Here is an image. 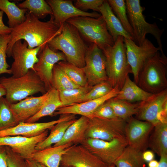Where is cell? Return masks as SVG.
Here are the masks:
<instances>
[{"instance_id":"46","label":"cell","mask_w":167,"mask_h":167,"mask_svg":"<svg viewBox=\"0 0 167 167\" xmlns=\"http://www.w3.org/2000/svg\"><path fill=\"white\" fill-rule=\"evenodd\" d=\"M157 167H167V154H162L160 156Z\"/></svg>"},{"instance_id":"47","label":"cell","mask_w":167,"mask_h":167,"mask_svg":"<svg viewBox=\"0 0 167 167\" xmlns=\"http://www.w3.org/2000/svg\"><path fill=\"white\" fill-rule=\"evenodd\" d=\"M28 167H38L36 163L31 159H25Z\"/></svg>"},{"instance_id":"11","label":"cell","mask_w":167,"mask_h":167,"mask_svg":"<svg viewBox=\"0 0 167 167\" xmlns=\"http://www.w3.org/2000/svg\"><path fill=\"white\" fill-rule=\"evenodd\" d=\"M43 46L29 49L24 41L23 42L22 40H19L15 42L11 50V56L14 61L10 69L12 76L19 77L26 74L30 70H34V66L38 60V54Z\"/></svg>"},{"instance_id":"23","label":"cell","mask_w":167,"mask_h":167,"mask_svg":"<svg viewBox=\"0 0 167 167\" xmlns=\"http://www.w3.org/2000/svg\"><path fill=\"white\" fill-rule=\"evenodd\" d=\"M109 34L114 42L119 36L133 41L132 36L125 29L120 21L113 12L107 0H105L99 9Z\"/></svg>"},{"instance_id":"10","label":"cell","mask_w":167,"mask_h":167,"mask_svg":"<svg viewBox=\"0 0 167 167\" xmlns=\"http://www.w3.org/2000/svg\"><path fill=\"white\" fill-rule=\"evenodd\" d=\"M124 40L128 62L131 69L134 82L137 84L139 73L144 64L160 51V49L155 46L147 38L139 46L132 40L124 38Z\"/></svg>"},{"instance_id":"29","label":"cell","mask_w":167,"mask_h":167,"mask_svg":"<svg viewBox=\"0 0 167 167\" xmlns=\"http://www.w3.org/2000/svg\"><path fill=\"white\" fill-rule=\"evenodd\" d=\"M142 153L128 145L115 162V167H146Z\"/></svg>"},{"instance_id":"15","label":"cell","mask_w":167,"mask_h":167,"mask_svg":"<svg viewBox=\"0 0 167 167\" xmlns=\"http://www.w3.org/2000/svg\"><path fill=\"white\" fill-rule=\"evenodd\" d=\"M60 165L70 167L109 166L81 144H74L70 147L62 156Z\"/></svg>"},{"instance_id":"24","label":"cell","mask_w":167,"mask_h":167,"mask_svg":"<svg viewBox=\"0 0 167 167\" xmlns=\"http://www.w3.org/2000/svg\"><path fill=\"white\" fill-rule=\"evenodd\" d=\"M89 120L88 118L83 116L76 119L67 128L61 140L53 146H57L67 143L81 144L86 139L85 134Z\"/></svg>"},{"instance_id":"8","label":"cell","mask_w":167,"mask_h":167,"mask_svg":"<svg viewBox=\"0 0 167 167\" xmlns=\"http://www.w3.org/2000/svg\"><path fill=\"white\" fill-rule=\"evenodd\" d=\"M89 119L85 134L86 139L109 141L126 137V122L121 119L118 118L112 119L92 118Z\"/></svg>"},{"instance_id":"17","label":"cell","mask_w":167,"mask_h":167,"mask_svg":"<svg viewBox=\"0 0 167 167\" xmlns=\"http://www.w3.org/2000/svg\"><path fill=\"white\" fill-rule=\"evenodd\" d=\"M48 130L37 136L26 137L20 135L0 137V146L10 147L25 159H30L36 145L48 136Z\"/></svg>"},{"instance_id":"9","label":"cell","mask_w":167,"mask_h":167,"mask_svg":"<svg viewBox=\"0 0 167 167\" xmlns=\"http://www.w3.org/2000/svg\"><path fill=\"white\" fill-rule=\"evenodd\" d=\"M109 165L115 162L128 145L126 137L109 141L87 138L81 144Z\"/></svg>"},{"instance_id":"43","label":"cell","mask_w":167,"mask_h":167,"mask_svg":"<svg viewBox=\"0 0 167 167\" xmlns=\"http://www.w3.org/2000/svg\"><path fill=\"white\" fill-rule=\"evenodd\" d=\"M3 13L0 10V35L9 34L11 30V28L5 25L3 22Z\"/></svg>"},{"instance_id":"30","label":"cell","mask_w":167,"mask_h":167,"mask_svg":"<svg viewBox=\"0 0 167 167\" xmlns=\"http://www.w3.org/2000/svg\"><path fill=\"white\" fill-rule=\"evenodd\" d=\"M107 101L112 108L116 116L126 122L134 115H135L139 110V102H130L115 99L113 97Z\"/></svg>"},{"instance_id":"45","label":"cell","mask_w":167,"mask_h":167,"mask_svg":"<svg viewBox=\"0 0 167 167\" xmlns=\"http://www.w3.org/2000/svg\"><path fill=\"white\" fill-rule=\"evenodd\" d=\"M142 157L146 162H148L154 159V152L152 150H145L142 153Z\"/></svg>"},{"instance_id":"36","label":"cell","mask_w":167,"mask_h":167,"mask_svg":"<svg viewBox=\"0 0 167 167\" xmlns=\"http://www.w3.org/2000/svg\"><path fill=\"white\" fill-rule=\"evenodd\" d=\"M52 87L59 92L81 87L73 82L57 63L52 71Z\"/></svg>"},{"instance_id":"5","label":"cell","mask_w":167,"mask_h":167,"mask_svg":"<svg viewBox=\"0 0 167 167\" xmlns=\"http://www.w3.org/2000/svg\"><path fill=\"white\" fill-rule=\"evenodd\" d=\"M167 58L160 51L149 58L140 71L137 84L152 94L167 89Z\"/></svg>"},{"instance_id":"40","label":"cell","mask_w":167,"mask_h":167,"mask_svg":"<svg viewBox=\"0 0 167 167\" xmlns=\"http://www.w3.org/2000/svg\"><path fill=\"white\" fill-rule=\"evenodd\" d=\"M6 158L8 167H28L25 159L14 152L10 147L6 146Z\"/></svg>"},{"instance_id":"1","label":"cell","mask_w":167,"mask_h":167,"mask_svg":"<svg viewBox=\"0 0 167 167\" xmlns=\"http://www.w3.org/2000/svg\"><path fill=\"white\" fill-rule=\"evenodd\" d=\"M62 27V25L60 27L55 23L52 15L49 21L43 22L28 11L25 21L11 28L6 50L7 57H11L12 47L17 41L24 40L29 49L43 46L59 34Z\"/></svg>"},{"instance_id":"42","label":"cell","mask_w":167,"mask_h":167,"mask_svg":"<svg viewBox=\"0 0 167 167\" xmlns=\"http://www.w3.org/2000/svg\"><path fill=\"white\" fill-rule=\"evenodd\" d=\"M104 0H77L75 6L78 9L86 12L88 10H92L95 12H99L100 6L104 2Z\"/></svg>"},{"instance_id":"35","label":"cell","mask_w":167,"mask_h":167,"mask_svg":"<svg viewBox=\"0 0 167 167\" xmlns=\"http://www.w3.org/2000/svg\"><path fill=\"white\" fill-rule=\"evenodd\" d=\"M92 87L88 85L59 92L63 107L81 103L83 97L91 90Z\"/></svg>"},{"instance_id":"25","label":"cell","mask_w":167,"mask_h":167,"mask_svg":"<svg viewBox=\"0 0 167 167\" xmlns=\"http://www.w3.org/2000/svg\"><path fill=\"white\" fill-rule=\"evenodd\" d=\"M152 94L146 92L140 87L128 75L122 88L113 98L129 102H139L147 99Z\"/></svg>"},{"instance_id":"16","label":"cell","mask_w":167,"mask_h":167,"mask_svg":"<svg viewBox=\"0 0 167 167\" xmlns=\"http://www.w3.org/2000/svg\"><path fill=\"white\" fill-rule=\"evenodd\" d=\"M75 115L73 114H61L58 119L44 122H20L14 127L0 131V137L16 135L26 137L36 136L47 130L51 129L60 122L76 119Z\"/></svg>"},{"instance_id":"49","label":"cell","mask_w":167,"mask_h":167,"mask_svg":"<svg viewBox=\"0 0 167 167\" xmlns=\"http://www.w3.org/2000/svg\"><path fill=\"white\" fill-rule=\"evenodd\" d=\"M6 95V91L4 86L0 83V98Z\"/></svg>"},{"instance_id":"13","label":"cell","mask_w":167,"mask_h":167,"mask_svg":"<svg viewBox=\"0 0 167 167\" xmlns=\"http://www.w3.org/2000/svg\"><path fill=\"white\" fill-rule=\"evenodd\" d=\"M38 61L34 70L44 84L47 92L52 87V71L55 64L61 61H66L61 52L55 51L46 44L42 47L38 54Z\"/></svg>"},{"instance_id":"37","label":"cell","mask_w":167,"mask_h":167,"mask_svg":"<svg viewBox=\"0 0 167 167\" xmlns=\"http://www.w3.org/2000/svg\"><path fill=\"white\" fill-rule=\"evenodd\" d=\"M107 1L125 29L133 38V31L128 17L125 0H108Z\"/></svg>"},{"instance_id":"19","label":"cell","mask_w":167,"mask_h":167,"mask_svg":"<svg viewBox=\"0 0 167 167\" xmlns=\"http://www.w3.org/2000/svg\"><path fill=\"white\" fill-rule=\"evenodd\" d=\"M51 7L55 23L61 26L69 19L79 16H86L97 18L101 14L96 12H88L78 9L70 0H47Z\"/></svg>"},{"instance_id":"48","label":"cell","mask_w":167,"mask_h":167,"mask_svg":"<svg viewBox=\"0 0 167 167\" xmlns=\"http://www.w3.org/2000/svg\"><path fill=\"white\" fill-rule=\"evenodd\" d=\"M158 161L155 160H153L148 162V167H157Z\"/></svg>"},{"instance_id":"20","label":"cell","mask_w":167,"mask_h":167,"mask_svg":"<svg viewBox=\"0 0 167 167\" xmlns=\"http://www.w3.org/2000/svg\"><path fill=\"white\" fill-rule=\"evenodd\" d=\"M120 90L119 88L116 86L108 93L100 98L60 107L54 112V116L68 114H78L91 118L92 113L97 108L109 100L115 97Z\"/></svg>"},{"instance_id":"3","label":"cell","mask_w":167,"mask_h":167,"mask_svg":"<svg viewBox=\"0 0 167 167\" xmlns=\"http://www.w3.org/2000/svg\"><path fill=\"white\" fill-rule=\"evenodd\" d=\"M102 50L105 58L108 81L113 88L117 86L120 90L126 77L132 74L123 37L119 36L113 46Z\"/></svg>"},{"instance_id":"14","label":"cell","mask_w":167,"mask_h":167,"mask_svg":"<svg viewBox=\"0 0 167 167\" xmlns=\"http://www.w3.org/2000/svg\"><path fill=\"white\" fill-rule=\"evenodd\" d=\"M154 126L133 117L126 122L125 134L128 145L143 152L148 147L149 138Z\"/></svg>"},{"instance_id":"33","label":"cell","mask_w":167,"mask_h":167,"mask_svg":"<svg viewBox=\"0 0 167 167\" xmlns=\"http://www.w3.org/2000/svg\"><path fill=\"white\" fill-rule=\"evenodd\" d=\"M18 6L27 9L39 19L53 14L51 7L44 0H26L19 4Z\"/></svg>"},{"instance_id":"27","label":"cell","mask_w":167,"mask_h":167,"mask_svg":"<svg viewBox=\"0 0 167 167\" xmlns=\"http://www.w3.org/2000/svg\"><path fill=\"white\" fill-rule=\"evenodd\" d=\"M153 130L149 138L148 147L159 156L167 154V123L158 122Z\"/></svg>"},{"instance_id":"34","label":"cell","mask_w":167,"mask_h":167,"mask_svg":"<svg viewBox=\"0 0 167 167\" xmlns=\"http://www.w3.org/2000/svg\"><path fill=\"white\" fill-rule=\"evenodd\" d=\"M11 104L6 98H0V131L14 127L19 123L11 110Z\"/></svg>"},{"instance_id":"28","label":"cell","mask_w":167,"mask_h":167,"mask_svg":"<svg viewBox=\"0 0 167 167\" xmlns=\"http://www.w3.org/2000/svg\"><path fill=\"white\" fill-rule=\"evenodd\" d=\"M0 10L6 15L8 27L13 28L23 22L28 10L20 8L15 3L8 0H0Z\"/></svg>"},{"instance_id":"31","label":"cell","mask_w":167,"mask_h":167,"mask_svg":"<svg viewBox=\"0 0 167 167\" xmlns=\"http://www.w3.org/2000/svg\"><path fill=\"white\" fill-rule=\"evenodd\" d=\"M76 119L63 121L55 125L51 129V132L47 137L36 146V151L42 150L52 146L59 142L62 139L68 127Z\"/></svg>"},{"instance_id":"2","label":"cell","mask_w":167,"mask_h":167,"mask_svg":"<svg viewBox=\"0 0 167 167\" xmlns=\"http://www.w3.org/2000/svg\"><path fill=\"white\" fill-rule=\"evenodd\" d=\"M47 44L53 50L63 53L67 62L80 68L85 66L87 46L77 29L72 24L65 22L61 33Z\"/></svg>"},{"instance_id":"22","label":"cell","mask_w":167,"mask_h":167,"mask_svg":"<svg viewBox=\"0 0 167 167\" xmlns=\"http://www.w3.org/2000/svg\"><path fill=\"white\" fill-rule=\"evenodd\" d=\"M73 145L72 143H67L36 151L32 155L30 159L47 167H59L62 156Z\"/></svg>"},{"instance_id":"52","label":"cell","mask_w":167,"mask_h":167,"mask_svg":"<svg viewBox=\"0 0 167 167\" xmlns=\"http://www.w3.org/2000/svg\"><path fill=\"white\" fill-rule=\"evenodd\" d=\"M59 167H70L64 166H62V165H60V166H59Z\"/></svg>"},{"instance_id":"21","label":"cell","mask_w":167,"mask_h":167,"mask_svg":"<svg viewBox=\"0 0 167 167\" xmlns=\"http://www.w3.org/2000/svg\"><path fill=\"white\" fill-rule=\"evenodd\" d=\"M48 92L38 97H28L11 104V110L17 121L25 122L40 110L47 98Z\"/></svg>"},{"instance_id":"44","label":"cell","mask_w":167,"mask_h":167,"mask_svg":"<svg viewBox=\"0 0 167 167\" xmlns=\"http://www.w3.org/2000/svg\"><path fill=\"white\" fill-rule=\"evenodd\" d=\"M0 167H8L6 158V146H0Z\"/></svg>"},{"instance_id":"26","label":"cell","mask_w":167,"mask_h":167,"mask_svg":"<svg viewBox=\"0 0 167 167\" xmlns=\"http://www.w3.org/2000/svg\"><path fill=\"white\" fill-rule=\"evenodd\" d=\"M48 95L40 110L35 115L25 122H35L41 118L47 116H54V113L58 108L63 107L59 92L54 88L48 91Z\"/></svg>"},{"instance_id":"32","label":"cell","mask_w":167,"mask_h":167,"mask_svg":"<svg viewBox=\"0 0 167 167\" xmlns=\"http://www.w3.org/2000/svg\"><path fill=\"white\" fill-rule=\"evenodd\" d=\"M57 64L75 84L81 87L88 85L84 67H79L66 61H61Z\"/></svg>"},{"instance_id":"41","label":"cell","mask_w":167,"mask_h":167,"mask_svg":"<svg viewBox=\"0 0 167 167\" xmlns=\"http://www.w3.org/2000/svg\"><path fill=\"white\" fill-rule=\"evenodd\" d=\"M92 118L112 119L117 117L115 115L112 108L107 101L96 109L92 115L91 118Z\"/></svg>"},{"instance_id":"18","label":"cell","mask_w":167,"mask_h":167,"mask_svg":"<svg viewBox=\"0 0 167 167\" xmlns=\"http://www.w3.org/2000/svg\"><path fill=\"white\" fill-rule=\"evenodd\" d=\"M167 105V89L152 94L146 100L139 102V109L136 118L152 124L154 126L159 122L158 114Z\"/></svg>"},{"instance_id":"50","label":"cell","mask_w":167,"mask_h":167,"mask_svg":"<svg viewBox=\"0 0 167 167\" xmlns=\"http://www.w3.org/2000/svg\"><path fill=\"white\" fill-rule=\"evenodd\" d=\"M38 167H47L44 165L40 163H36Z\"/></svg>"},{"instance_id":"7","label":"cell","mask_w":167,"mask_h":167,"mask_svg":"<svg viewBox=\"0 0 167 167\" xmlns=\"http://www.w3.org/2000/svg\"><path fill=\"white\" fill-rule=\"evenodd\" d=\"M66 22L76 28L84 40L96 44L101 50L114 44L101 15L97 18L77 16L71 18Z\"/></svg>"},{"instance_id":"12","label":"cell","mask_w":167,"mask_h":167,"mask_svg":"<svg viewBox=\"0 0 167 167\" xmlns=\"http://www.w3.org/2000/svg\"><path fill=\"white\" fill-rule=\"evenodd\" d=\"M84 67L88 86H94L108 81L106 60L102 50L96 44L91 43L87 46Z\"/></svg>"},{"instance_id":"38","label":"cell","mask_w":167,"mask_h":167,"mask_svg":"<svg viewBox=\"0 0 167 167\" xmlns=\"http://www.w3.org/2000/svg\"><path fill=\"white\" fill-rule=\"evenodd\" d=\"M113 88L108 81L97 84L85 95L81 103L102 97L109 92Z\"/></svg>"},{"instance_id":"51","label":"cell","mask_w":167,"mask_h":167,"mask_svg":"<svg viewBox=\"0 0 167 167\" xmlns=\"http://www.w3.org/2000/svg\"><path fill=\"white\" fill-rule=\"evenodd\" d=\"M108 167H115L114 164H113L109 165Z\"/></svg>"},{"instance_id":"4","label":"cell","mask_w":167,"mask_h":167,"mask_svg":"<svg viewBox=\"0 0 167 167\" xmlns=\"http://www.w3.org/2000/svg\"><path fill=\"white\" fill-rule=\"evenodd\" d=\"M0 83L5 89V98L12 104L37 93L43 95L47 92L44 84L32 69L19 77H1Z\"/></svg>"},{"instance_id":"6","label":"cell","mask_w":167,"mask_h":167,"mask_svg":"<svg viewBox=\"0 0 167 167\" xmlns=\"http://www.w3.org/2000/svg\"><path fill=\"white\" fill-rule=\"evenodd\" d=\"M125 2L128 17L133 31V41L137 45H141L146 35L150 34L156 40L161 54L165 55L161 40L164 29H160L155 23L150 24L146 21L143 14L145 8L141 6L139 0H126Z\"/></svg>"},{"instance_id":"39","label":"cell","mask_w":167,"mask_h":167,"mask_svg":"<svg viewBox=\"0 0 167 167\" xmlns=\"http://www.w3.org/2000/svg\"><path fill=\"white\" fill-rule=\"evenodd\" d=\"M10 37L9 34L0 35V75L11 74V71L8 69L10 66L6 60V50Z\"/></svg>"}]
</instances>
